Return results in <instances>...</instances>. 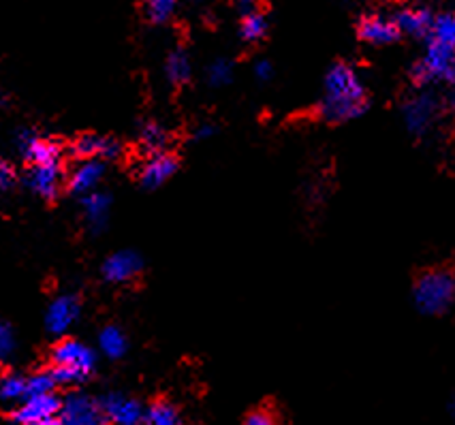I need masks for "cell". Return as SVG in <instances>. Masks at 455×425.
Returning <instances> with one entry per match:
<instances>
[{
	"instance_id": "obj_18",
	"label": "cell",
	"mask_w": 455,
	"mask_h": 425,
	"mask_svg": "<svg viewBox=\"0 0 455 425\" xmlns=\"http://www.w3.org/2000/svg\"><path fill=\"white\" fill-rule=\"evenodd\" d=\"M109 196L105 193H90L86 196H82V212L84 219H86L90 231L99 233L103 231V227L108 225V214H109Z\"/></svg>"
},
{
	"instance_id": "obj_21",
	"label": "cell",
	"mask_w": 455,
	"mask_h": 425,
	"mask_svg": "<svg viewBox=\"0 0 455 425\" xmlns=\"http://www.w3.org/2000/svg\"><path fill=\"white\" fill-rule=\"evenodd\" d=\"M144 425H182V417L173 404L156 400L146 408Z\"/></svg>"
},
{
	"instance_id": "obj_15",
	"label": "cell",
	"mask_w": 455,
	"mask_h": 425,
	"mask_svg": "<svg viewBox=\"0 0 455 425\" xmlns=\"http://www.w3.org/2000/svg\"><path fill=\"white\" fill-rule=\"evenodd\" d=\"M176 169L178 161L172 154H152V156L141 164L140 182L141 186H146V188H161V186L176 173Z\"/></svg>"
},
{
	"instance_id": "obj_7",
	"label": "cell",
	"mask_w": 455,
	"mask_h": 425,
	"mask_svg": "<svg viewBox=\"0 0 455 425\" xmlns=\"http://www.w3.org/2000/svg\"><path fill=\"white\" fill-rule=\"evenodd\" d=\"M60 408L62 400H58L54 393H50V396H28L15 406L12 419L18 425H36L56 419V414H60Z\"/></svg>"
},
{
	"instance_id": "obj_29",
	"label": "cell",
	"mask_w": 455,
	"mask_h": 425,
	"mask_svg": "<svg viewBox=\"0 0 455 425\" xmlns=\"http://www.w3.org/2000/svg\"><path fill=\"white\" fill-rule=\"evenodd\" d=\"M52 376H54L58 387H73L88 379V376L82 374L79 370L65 368V365H54V368H52Z\"/></svg>"
},
{
	"instance_id": "obj_14",
	"label": "cell",
	"mask_w": 455,
	"mask_h": 425,
	"mask_svg": "<svg viewBox=\"0 0 455 425\" xmlns=\"http://www.w3.org/2000/svg\"><path fill=\"white\" fill-rule=\"evenodd\" d=\"M71 152L76 154L79 161H90V158H116L120 154V143L105 135H88L77 137L71 143Z\"/></svg>"
},
{
	"instance_id": "obj_35",
	"label": "cell",
	"mask_w": 455,
	"mask_h": 425,
	"mask_svg": "<svg viewBox=\"0 0 455 425\" xmlns=\"http://www.w3.org/2000/svg\"><path fill=\"white\" fill-rule=\"evenodd\" d=\"M212 135H214V126H212V124H204V126H199L197 131H195V140H197V141L210 140Z\"/></svg>"
},
{
	"instance_id": "obj_36",
	"label": "cell",
	"mask_w": 455,
	"mask_h": 425,
	"mask_svg": "<svg viewBox=\"0 0 455 425\" xmlns=\"http://www.w3.org/2000/svg\"><path fill=\"white\" fill-rule=\"evenodd\" d=\"M36 425H60V421H58V419H52V421H44V423H36Z\"/></svg>"
},
{
	"instance_id": "obj_25",
	"label": "cell",
	"mask_w": 455,
	"mask_h": 425,
	"mask_svg": "<svg viewBox=\"0 0 455 425\" xmlns=\"http://www.w3.org/2000/svg\"><path fill=\"white\" fill-rule=\"evenodd\" d=\"M267 35V18L263 13H248L242 18L240 24V36L248 44H257L259 39Z\"/></svg>"
},
{
	"instance_id": "obj_17",
	"label": "cell",
	"mask_w": 455,
	"mask_h": 425,
	"mask_svg": "<svg viewBox=\"0 0 455 425\" xmlns=\"http://www.w3.org/2000/svg\"><path fill=\"white\" fill-rule=\"evenodd\" d=\"M395 24H398L402 35L409 36H430L434 26V15L427 9H404L395 15Z\"/></svg>"
},
{
	"instance_id": "obj_5",
	"label": "cell",
	"mask_w": 455,
	"mask_h": 425,
	"mask_svg": "<svg viewBox=\"0 0 455 425\" xmlns=\"http://www.w3.org/2000/svg\"><path fill=\"white\" fill-rule=\"evenodd\" d=\"M438 109H441V105H438V99L434 94L419 92L406 100L404 108H402V118H404L409 132L421 137L432 129L434 120L438 118Z\"/></svg>"
},
{
	"instance_id": "obj_30",
	"label": "cell",
	"mask_w": 455,
	"mask_h": 425,
	"mask_svg": "<svg viewBox=\"0 0 455 425\" xmlns=\"http://www.w3.org/2000/svg\"><path fill=\"white\" fill-rule=\"evenodd\" d=\"M13 349H15V338H13L12 327H9L7 323H3V325H0V357L3 359L12 357Z\"/></svg>"
},
{
	"instance_id": "obj_23",
	"label": "cell",
	"mask_w": 455,
	"mask_h": 425,
	"mask_svg": "<svg viewBox=\"0 0 455 425\" xmlns=\"http://www.w3.org/2000/svg\"><path fill=\"white\" fill-rule=\"evenodd\" d=\"M190 3V0H144V13L150 22L163 24L173 18L180 4Z\"/></svg>"
},
{
	"instance_id": "obj_8",
	"label": "cell",
	"mask_w": 455,
	"mask_h": 425,
	"mask_svg": "<svg viewBox=\"0 0 455 425\" xmlns=\"http://www.w3.org/2000/svg\"><path fill=\"white\" fill-rule=\"evenodd\" d=\"M52 364L79 370L82 374L90 376L94 370V364H97V355H94V350L86 347V344L79 342V340L67 338L60 340V342L52 349Z\"/></svg>"
},
{
	"instance_id": "obj_33",
	"label": "cell",
	"mask_w": 455,
	"mask_h": 425,
	"mask_svg": "<svg viewBox=\"0 0 455 425\" xmlns=\"http://www.w3.org/2000/svg\"><path fill=\"white\" fill-rule=\"evenodd\" d=\"M255 76H257V79H263V82H266V79L274 76V68L267 60H259L255 65Z\"/></svg>"
},
{
	"instance_id": "obj_24",
	"label": "cell",
	"mask_w": 455,
	"mask_h": 425,
	"mask_svg": "<svg viewBox=\"0 0 455 425\" xmlns=\"http://www.w3.org/2000/svg\"><path fill=\"white\" fill-rule=\"evenodd\" d=\"M140 143H141V150L150 154V156L152 154H161L167 143V132L163 126H158L156 122H146V124L141 126Z\"/></svg>"
},
{
	"instance_id": "obj_20",
	"label": "cell",
	"mask_w": 455,
	"mask_h": 425,
	"mask_svg": "<svg viewBox=\"0 0 455 425\" xmlns=\"http://www.w3.org/2000/svg\"><path fill=\"white\" fill-rule=\"evenodd\" d=\"M165 73H167V79L173 84V86H182V84H187L190 76H193V67H190L187 52L173 50L165 60Z\"/></svg>"
},
{
	"instance_id": "obj_22",
	"label": "cell",
	"mask_w": 455,
	"mask_h": 425,
	"mask_svg": "<svg viewBox=\"0 0 455 425\" xmlns=\"http://www.w3.org/2000/svg\"><path fill=\"white\" fill-rule=\"evenodd\" d=\"M0 397L9 404L24 402L28 397V379L20 374H4L0 381Z\"/></svg>"
},
{
	"instance_id": "obj_37",
	"label": "cell",
	"mask_w": 455,
	"mask_h": 425,
	"mask_svg": "<svg viewBox=\"0 0 455 425\" xmlns=\"http://www.w3.org/2000/svg\"><path fill=\"white\" fill-rule=\"evenodd\" d=\"M451 411H453V417H455V402H453V406H451Z\"/></svg>"
},
{
	"instance_id": "obj_16",
	"label": "cell",
	"mask_w": 455,
	"mask_h": 425,
	"mask_svg": "<svg viewBox=\"0 0 455 425\" xmlns=\"http://www.w3.org/2000/svg\"><path fill=\"white\" fill-rule=\"evenodd\" d=\"M105 175V164L99 158H90V161H82L73 167L71 175H68V188L76 195H90L97 190Z\"/></svg>"
},
{
	"instance_id": "obj_2",
	"label": "cell",
	"mask_w": 455,
	"mask_h": 425,
	"mask_svg": "<svg viewBox=\"0 0 455 425\" xmlns=\"http://www.w3.org/2000/svg\"><path fill=\"white\" fill-rule=\"evenodd\" d=\"M412 300L421 315H443L455 304V276L444 269H430L421 274L412 289Z\"/></svg>"
},
{
	"instance_id": "obj_27",
	"label": "cell",
	"mask_w": 455,
	"mask_h": 425,
	"mask_svg": "<svg viewBox=\"0 0 455 425\" xmlns=\"http://www.w3.org/2000/svg\"><path fill=\"white\" fill-rule=\"evenodd\" d=\"M231 79H234V67L225 58H219V60H214L208 67V82L212 86H227Z\"/></svg>"
},
{
	"instance_id": "obj_19",
	"label": "cell",
	"mask_w": 455,
	"mask_h": 425,
	"mask_svg": "<svg viewBox=\"0 0 455 425\" xmlns=\"http://www.w3.org/2000/svg\"><path fill=\"white\" fill-rule=\"evenodd\" d=\"M99 349L108 359H120L126 355L129 342H126V336L118 327L109 325L99 333Z\"/></svg>"
},
{
	"instance_id": "obj_28",
	"label": "cell",
	"mask_w": 455,
	"mask_h": 425,
	"mask_svg": "<svg viewBox=\"0 0 455 425\" xmlns=\"http://www.w3.org/2000/svg\"><path fill=\"white\" fill-rule=\"evenodd\" d=\"M56 387L52 372H39V374L28 376V396H50Z\"/></svg>"
},
{
	"instance_id": "obj_31",
	"label": "cell",
	"mask_w": 455,
	"mask_h": 425,
	"mask_svg": "<svg viewBox=\"0 0 455 425\" xmlns=\"http://www.w3.org/2000/svg\"><path fill=\"white\" fill-rule=\"evenodd\" d=\"M242 425H280V423L272 413L266 411V408H259V411H252L248 414Z\"/></svg>"
},
{
	"instance_id": "obj_32",
	"label": "cell",
	"mask_w": 455,
	"mask_h": 425,
	"mask_svg": "<svg viewBox=\"0 0 455 425\" xmlns=\"http://www.w3.org/2000/svg\"><path fill=\"white\" fill-rule=\"evenodd\" d=\"M15 184V172L9 163L0 164V188L9 190Z\"/></svg>"
},
{
	"instance_id": "obj_4",
	"label": "cell",
	"mask_w": 455,
	"mask_h": 425,
	"mask_svg": "<svg viewBox=\"0 0 455 425\" xmlns=\"http://www.w3.org/2000/svg\"><path fill=\"white\" fill-rule=\"evenodd\" d=\"M58 421L60 425H108L109 419L100 400H92L84 393H68L62 400Z\"/></svg>"
},
{
	"instance_id": "obj_10",
	"label": "cell",
	"mask_w": 455,
	"mask_h": 425,
	"mask_svg": "<svg viewBox=\"0 0 455 425\" xmlns=\"http://www.w3.org/2000/svg\"><path fill=\"white\" fill-rule=\"evenodd\" d=\"M103 411L108 414L109 423L114 425H141L144 423L146 411L141 404L133 397L120 396V393H109V396L100 397Z\"/></svg>"
},
{
	"instance_id": "obj_1",
	"label": "cell",
	"mask_w": 455,
	"mask_h": 425,
	"mask_svg": "<svg viewBox=\"0 0 455 425\" xmlns=\"http://www.w3.org/2000/svg\"><path fill=\"white\" fill-rule=\"evenodd\" d=\"M368 108V94L355 68L338 62L325 76V97L321 100V116L330 122L355 120Z\"/></svg>"
},
{
	"instance_id": "obj_13",
	"label": "cell",
	"mask_w": 455,
	"mask_h": 425,
	"mask_svg": "<svg viewBox=\"0 0 455 425\" xmlns=\"http://www.w3.org/2000/svg\"><path fill=\"white\" fill-rule=\"evenodd\" d=\"M79 317V301L77 297L73 295H60L47 306L45 312V327L47 332L54 333V336H60L65 333L73 323L77 321Z\"/></svg>"
},
{
	"instance_id": "obj_3",
	"label": "cell",
	"mask_w": 455,
	"mask_h": 425,
	"mask_svg": "<svg viewBox=\"0 0 455 425\" xmlns=\"http://www.w3.org/2000/svg\"><path fill=\"white\" fill-rule=\"evenodd\" d=\"M455 67V47H449L430 39L426 56L411 68V77L417 86H427L434 82H444L449 71Z\"/></svg>"
},
{
	"instance_id": "obj_11",
	"label": "cell",
	"mask_w": 455,
	"mask_h": 425,
	"mask_svg": "<svg viewBox=\"0 0 455 425\" xmlns=\"http://www.w3.org/2000/svg\"><path fill=\"white\" fill-rule=\"evenodd\" d=\"M359 39L370 45H391L400 39V28L395 20L383 18V15H366L357 24Z\"/></svg>"
},
{
	"instance_id": "obj_34",
	"label": "cell",
	"mask_w": 455,
	"mask_h": 425,
	"mask_svg": "<svg viewBox=\"0 0 455 425\" xmlns=\"http://www.w3.org/2000/svg\"><path fill=\"white\" fill-rule=\"evenodd\" d=\"M234 4L237 7V12H242V15L255 13L259 0H234Z\"/></svg>"
},
{
	"instance_id": "obj_9",
	"label": "cell",
	"mask_w": 455,
	"mask_h": 425,
	"mask_svg": "<svg viewBox=\"0 0 455 425\" xmlns=\"http://www.w3.org/2000/svg\"><path fill=\"white\" fill-rule=\"evenodd\" d=\"M141 268H144V261H141L140 254L133 251H120L105 259L100 274L111 285H124L131 283L141 272Z\"/></svg>"
},
{
	"instance_id": "obj_12",
	"label": "cell",
	"mask_w": 455,
	"mask_h": 425,
	"mask_svg": "<svg viewBox=\"0 0 455 425\" xmlns=\"http://www.w3.org/2000/svg\"><path fill=\"white\" fill-rule=\"evenodd\" d=\"M24 182L35 195L44 196V199H56L58 193H60V184H62L60 163L35 164V167H30L28 173H26Z\"/></svg>"
},
{
	"instance_id": "obj_26",
	"label": "cell",
	"mask_w": 455,
	"mask_h": 425,
	"mask_svg": "<svg viewBox=\"0 0 455 425\" xmlns=\"http://www.w3.org/2000/svg\"><path fill=\"white\" fill-rule=\"evenodd\" d=\"M430 39L455 47V13H441L434 18Z\"/></svg>"
},
{
	"instance_id": "obj_6",
	"label": "cell",
	"mask_w": 455,
	"mask_h": 425,
	"mask_svg": "<svg viewBox=\"0 0 455 425\" xmlns=\"http://www.w3.org/2000/svg\"><path fill=\"white\" fill-rule=\"evenodd\" d=\"M15 150L24 161L30 163V167L60 163V146L52 140H44L33 131H20L15 135Z\"/></svg>"
}]
</instances>
